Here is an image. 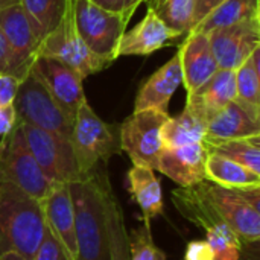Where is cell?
I'll return each mask as SVG.
<instances>
[{
  "label": "cell",
  "mask_w": 260,
  "mask_h": 260,
  "mask_svg": "<svg viewBox=\"0 0 260 260\" xmlns=\"http://www.w3.org/2000/svg\"><path fill=\"white\" fill-rule=\"evenodd\" d=\"M148 2H149V5H152V6H154V5H158V3H161L163 0H148Z\"/></svg>",
  "instance_id": "obj_41"
},
{
  "label": "cell",
  "mask_w": 260,
  "mask_h": 260,
  "mask_svg": "<svg viewBox=\"0 0 260 260\" xmlns=\"http://www.w3.org/2000/svg\"><path fill=\"white\" fill-rule=\"evenodd\" d=\"M69 2L70 0H20V5L34 21L40 40H43L59 24Z\"/></svg>",
  "instance_id": "obj_28"
},
{
  "label": "cell",
  "mask_w": 260,
  "mask_h": 260,
  "mask_svg": "<svg viewBox=\"0 0 260 260\" xmlns=\"http://www.w3.org/2000/svg\"><path fill=\"white\" fill-rule=\"evenodd\" d=\"M15 123H17V114H15L14 104L0 107V137L8 134Z\"/></svg>",
  "instance_id": "obj_35"
},
{
  "label": "cell",
  "mask_w": 260,
  "mask_h": 260,
  "mask_svg": "<svg viewBox=\"0 0 260 260\" xmlns=\"http://www.w3.org/2000/svg\"><path fill=\"white\" fill-rule=\"evenodd\" d=\"M219 69L236 70L260 47V17L207 34Z\"/></svg>",
  "instance_id": "obj_12"
},
{
  "label": "cell",
  "mask_w": 260,
  "mask_h": 260,
  "mask_svg": "<svg viewBox=\"0 0 260 260\" xmlns=\"http://www.w3.org/2000/svg\"><path fill=\"white\" fill-rule=\"evenodd\" d=\"M206 190L218 216L242 244L260 242V189H225L206 180Z\"/></svg>",
  "instance_id": "obj_9"
},
{
  "label": "cell",
  "mask_w": 260,
  "mask_h": 260,
  "mask_svg": "<svg viewBox=\"0 0 260 260\" xmlns=\"http://www.w3.org/2000/svg\"><path fill=\"white\" fill-rule=\"evenodd\" d=\"M184 260H215V253L207 241H192L186 247Z\"/></svg>",
  "instance_id": "obj_34"
},
{
  "label": "cell",
  "mask_w": 260,
  "mask_h": 260,
  "mask_svg": "<svg viewBox=\"0 0 260 260\" xmlns=\"http://www.w3.org/2000/svg\"><path fill=\"white\" fill-rule=\"evenodd\" d=\"M70 140L84 177L122 152L120 125L102 120L87 101L76 111Z\"/></svg>",
  "instance_id": "obj_3"
},
{
  "label": "cell",
  "mask_w": 260,
  "mask_h": 260,
  "mask_svg": "<svg viewBox=\"0 0 260 260\" xmlns=\"http://www.w3.org/2000/svg\"><path fill=\"white\" fill-rule=\"evenodd\" d=\"M20 126L29 152L50 183H73L84 178L70 139L26 123Z\"/></svg>",
  "instance_id": "obj_6"
},
{
  "label": "cell",
  "mask_w": 260,
  "mask_h": 260,
  "mask_svg": "<svg viewBox=\"0 0 260 260\" xmlns=\"http://www.w3.org/2000/svg\"><path fill=\"white\" fill-rule=\"evenodd\" d=\"M46 233L40 201L0 184V256L17 253L32 260Z\"/></svg>",
  "instance_id": "obj_2"
},
{
  "label": "cell",
  "mask_w": 260,
  "mask_h": 260,
  "mask_svg": "<svg viewBox=\"0 0 260 260\" xmlns=\"http://www.w3.org/2000/svg\"><path fill=\"white\" fill-rule=\"evenodd\" d=\"M177 53L181 64L183 85L186 93L197 90L219 70L207 34H187L181 41L180 50Z\"/></svg>",
  "instance_id": "obj_16"
},
{
  "label": "cell",
  "mask_w": 260,
  "mask_h": 260,
  "mask_svg": "<svg viewBox=\"0 0 260 260\" xmlns=\"http://www.w3.org/2000/svg\"><path fill=\"white\" fill-rule=\"evenodd\" d=\"M0 32L11 50L9 75L21 81L30 72L41 43L35 24L18 3L0 9Z\"/></svg>",
  "instance_id": "obj_11"
},
{
  "label": "cell",
  "mask_w": 260,
  "mask_h": 260,
  "mask_svg": "<svg viewBox=\"0 0 260 260\" xmlns=\"http://www.w3.org/2000/svg\"><path fill=\"white\" fill-rule=\"evenodd\" d=\"M32 260H72L69 254L64 251V248L59 245V242L50 235V232L46 229L44 238L40 242Z\"/></svg>",
  "instance_id": "obj_31"
},
{
  "label": "cell",
  "mask_w": 260,
  "mask_h": 260,
  "mask_svg": "<svg viewBox=\"0 0 260 260\" xmlns=\"http://www.w3.org/2000/svg\"><path fill=\"white\" fill-rule=\"evenodd\" d=\"M129 193L140 207L143 224L151 227V221L161 215L165 209L163 192L154 169L146 166H134L128 171Z\"/></svg>",
  "instance_id": "obj_21"
},
{
  "label": "cell",
  "mask_w": 260,
  "mask_h": 260,
  "mask_svg": "<svg viewBox=\"0 0 260 260\" xmlns=\"http://www.w3.org/2000/svg\"><path fill=\"white\" fill-rule=\"evenodd\" d=\"M152 8L168 27L183 37L190 34L193 26L195 0H163Z\"/></svg>",
  "instance_id": "obj_29"
},
{
  "label": "cell",
  "mask_w": 260,
  "mask_h": 260,
  "mask_svg": "<svg viewBox=\"0 0 260 260\" xmlns=\"http://www.w3.org/2000/svg\"><path fill=\"white\" fill-rule=\"evenodd\" d=\"M11 72V50L5 37L0 32V75H9Z\"/></svg>",
  "instance_id": "obj_37"
},
{
  "label": "cell",
  "mask_w": 260,
  "mask_h": 260,
  "mask_svg": "<svg viewBox=\"0 0 260 260\" xmlns=\"http://www.w3.org/2000/svg\"><path fill=\"white\" fill-rule=\"evenodd\" d=\"M40 206L46 229L59 242L70 259H78L70 183H50L47 192L40 200Z\"/></svg>",
  "instance_id": "obj_14"
},
{
  "label": "cell",
  "mask_w": 260,
  "mask_h": 260,
  "mask_svg": "<svg viewBox=\"0 0 260 260\" xmlns=\"http://www.w3.org/2000/svg\"><path fill=\"white\" fill-rule=\"evenodd\" d=\"M0 260H26L24 257H21L17 253H6L3 256H0Z\"/></svg>",
  "instance_id": "obj_39"
},
{
  "label": "cell",
  "mask_w": 260,
  "mask_h": 260,
  "mask_svg": "<svg viewBox=\"0 0 260 260\" xmlns=\"http://www.w3.org/2000/svg\"><path fill=\"white\" fill-rule=\"evenodd\" d=\"M73 5L75 0H70L59 24L41 40L38 55L61 61L85 79L90 75L108 69L111 62L94 55L79 37L75 24Z\"/></svg>",
  "instance_id": "obj_4"
},
{
  "label": "cell",
  "mask_w": 260,
  "mask_h": 260,
  "mask_svg": "<svg viewBox=\"0 0 260 260\" xmlns=\"http://www.w3.org/2000/svg\"><path fill=\"white\" fill-rule=\"evenodd\" d=\"M206 180L225 189H260L259 174L213 152L206 160Z\"/></svg>",
  "instance_id": "obj_22"
},
{
  "label": "cell",
  "mask_w": 260,
  "mask_h": 260,
  "mask_svg": "<svg viewBox=\"0 0 260 260\" xmlns=\"http://www.w3.org/2000/svg\"><path fill=\"white\" fill-rule=\"evenodd\" d=\"M14 108L17 122L72 139L73 120L32 72L21 79L14 98Z\"/></svg>",
  "instance_id": "obj_5"
},
{
  "label": "cell",
  "mask_w": 260,
  "mask_h": 260,
  "mask_svg": "<svg viewBox=\"0 0 260 260\" xmlns=\"http://www.w3.org/2000/svg\"><path fill=\"white\" fill-rule=\"evenodd\" d=\"M183 84V72L178 53H175L163 67H160L151 78L140 87L134 111L140 110H158L168 113L169 102L178 87Z\"/></svg>",
  "instance_id": "obj_19"
},
{
  "label": "cell",
  "mask_w": 260,
  "mask_h": 260,
  "mask_svg": "<svg viewBox=\"0 0 260 260\" xmlns=\"http://www.w3.org/2000/svg\"><path fill=\"white\" fill-rule=\"evenodd\" d=\"M145 2H148V0H145Z\"/></svg>",
  "instance_id": "obj_42"
},
{
  "label": "cell",
  "mask_w": 260,
  "mask_h": 260,
  "mask_svg": "<svg viewBox=\"0 0 260 260\" xmlns=\"http://www.w3.org/2000/svg\"><path fill=\"white\" fill-rule=\"evenodd\" d=\"M107 232L110 242V260H129V238L123 209L113 190L111 183L105 193Z\"/></svg>",
  "instance_id": "obj_25"
},
{
  "label": "cell",
  "mask_w": 260,
  "mask_h": 260,
  "mask_svg": "<svg viewBox=\"0 0 260 260\" xmlns=\"http://www.w3.org/2000/svg\"><path fill=\"white\" fill-rule=\"evenodd\" d=\"M236 99L235 72L219 69L210 79L192 93H187L186 108L192 110L207 122L219 110Z\"/></svg>",
  "instance_id": "obj_20"
},
{
  "label": "cell",
  "mask_w": 260,
  "mask_h": 260,
  "mask_svg": "<svg viewBox=\"0 0 260 260\" xmlns=\"http://www.w3.org/2000/svg\"><path fill=\"white\" fill-rule=\"evenodd\" d=\"M73 15L76 30L85 46L94 55L113 64L119 58V43L129 20L120 14L102 9L91 0H75Z\"/></svg>",
  "instance_id": "obj_7"
},
{
  "label": "cell",
  "mask_w": 260,
  "mask_h": 260,
  "mask_svg": "<svg viewBox=\"0 0 260 260\" xmlns=\"http://www.w3.org/2000/svg\"><path fill=\"white\" fill-rule=\"evenodd\" d=\"M207 120L186 108L177 117H171L161 128L163 149H174L190 143L203 142L206 137Z\"/></svg>",
  "instance_id": "obj_24"
},
{
  "label": "cell",
  "mask_w": 260,
  "mask_h": 260,
  "mask_svg": "<svg viewBox=\"0 0 260 260\" xmlns=\"http://www.w3.org/2000/svg\"><path fill=\"white\" fill-rule=\"evenodd\" d=\"M0 184L17 187L38 201L50 186L27 149L18 122L0 140Z\"/></svg>",
  "instance_id": "obj_8"
},
{
  "label": "cell",
  "mask_w": 260,
  "mask_h": 260,
  "mask_svg": "<svg viewBox=\"0 0 260 260\" xmlns=\"http://www.w3.org/2000/svg\"><path fill=\"white\" fill-rule=\"evenodd\" d=\"M129 238V260H166V254L155 245L151 227L134 229Z\"/></svg>",
  "instance_id": "obj_30"
},
{
  "label": "cell",
  "mask_w": 260,
  "mask_h": 260,
  "mask_svg": "<svg viewBox=\"0 0 260 260\" xmlns=\"http://www.w3.org/2000/svg\"><path fill=\"white\" fill-rule=\"evenodd\" d=\"M20 0H0V9H5L8 6H12V5H18Z\"/></svg>",
  "instance_id": "obj_40"
},
{
  "label": "cell",
  "mask_w": 260,
  "mask_h": 260,
  "mask_svg": "<svg viewBox=\"0 0 260 260\" xmlns=\"http://www.w3.org/2000/svg\"><path fill=\"white\" fill-rule=\"evenodd\" d=\"M239 260H260V242L242 244Z\"/></svg>",
  "instance_id": "obj_38"
},
{
  "label": "cell",
  "mask_w": 260,
  "mask_h": 260,
  "mask_svg": "<svg viewBox=\"0 0 260 260\" xmlns=\"http://www.w3.org/2000/svg\"><path fill=\"white\" fill-rule=\"evenodd\" d=\"M108 184V175L101 165L87 177L70 183L78 247L76 260H110L105 210Z\"/></svg>",
  "instance_id": "obj_1"
},
{
  "label": "cell",
  "mask_w": 260,
  "mask_h": 260,
  "mask_svg": "<svg viewBox=\"0 0 260 260\" xmlns=\"http://www.w3.org/2000/svg\"><path fill=\"white\" fill-rule=\"evenodd\" d=\"M207 155L209 151L203 142L163 149L155 171L175 181L180 187L193 186L206 180Z\"/></svg>",
  "instance_id": "obj_17"
},
{
  "label": "cell",
  "mask_w": 260,
  "mask_h": 260,
  "mask_svg": "<svg viewBox=\"0 0 260 260\" xmlns=\"http://www.w3.org/2000/svg\"><path fill=\"white\" fill-rule=\"evenodd\" d=\"M30 72L41 81L69 117L75 120L78 108L87 101L82 87L84 79L61 61L41 55L34 59Z\"/></svg>",
  "instance_id": "obj_13"
},
{
  "label": "cell",
  "mask_w": 260,
  "mask_h": 260,
  "mask_svg": "<svg viewBox=\"0 0 260 260\" xmlns=\"http://www.w3.org/2000/svg\"><path fill=\"white\" fill-rule=\"evenodd\" d=\"M169 113L158 110L133 111L120 125V148L128 154L134 166L157 169L158 157L163 152L161 128Z\"/></svg>",
  "instance_id": "obj_10"
},
{
  "label": "cell",
  "mask_w": 260,
  "mask_h": 260,
  "mask_svg": "<svg viewBox=\"0 0 260 260\" xmlns=\"http://www.w3.org/2000/svg\"><path fill=\"white\" fill-rule=\"evenodd\" d=\"M236 101L245 108L260 114V47L235 70Z\"/></svg>",
  "instance_id": "obj_26"
},
{
  "label": "cell",
  "mask_w": 260,
  "mask_h": 260,
  "mask_svg": "<svg viewBox=\"0 0 260 260\" xmlns=\"http://www.w3.org/2000/svg\"><path fill=\"white\" fill-rule=\"evenodd\" d=\"M94 5L101 6L102 9H107L110 12L120 14L126 20H131L137 8L145 2V0H91Z\"/></svg>",
  "instance_id": "obj_32"
},
{
  "label": "cell",
  "mask_w": 260,
  "mask_h": 260,
  "mask_svg": "<svg viewBox=\"0 0 260 260\" xmlns=\"http://www.w3.org/2000/svg\"><path fill=\"white\" fill-rule=\"evenodd\" d=\"M183 40L184 37L172 30L171 27H168L161 21V18L157 15L154 8L149 5L145 17L131 30H125L119 43L117 55L119 56H131V55L146 56V55L155 53L157 50L166 46H174Z\"/></svg>",
  "instance_id": "obj_15"
},
{
  "label": "cell",
  "mask_w": 260,
  "mask_h": 260,
  "mask_svg": "<svg viewBox=\"0 0 260 260\" xmlns=\"http://www.w3.org/2000/svg\"><path fill=\"white\" fill-rule=\"evenodd\" d=\"M203 143L209 152L233 160L260 175V136Z\"/></svg>",
  "instance_id": "obj_27"
},
{
  "label": "cell",
  "mask_w": 260,
  "mask_h": 260,
  "mask_svg": "<svg viewBox=\"0 0 260 260\" xmlns=\"http://www.w3.org/2000/svg\"><path fill=\"white\" fill-rule=\"evenodd\" d=\"M254 136H260V114H254L235 99L210 117L203 142L212 143Z\"/></svg>",
  "instance_id": "obj_18"
},
{
  "label": "cell",
  "mask_w": 260,
  "mask_h": 260,
  "mask_svg": "<svg viewBox=\"0 0 260 260\" xmlns=\"http://www.w3.org/2000/svg\"><path fill=\"white\" fill-rule=\"evenodd\" d=\"M224 0H195V12H193V26L192 29L219 3H222Z\"/></svg>",
  "instance_id": "obj_36"
},
{
  "label": "cell",
  "mask_w": 260,
  "mask_h": 260,
  "mask_svg": "<svg viewBox=\"0 0 260 260\" xmlns=\"http://www.w3.org/2000/svg\"><path fill=\"white\" fill-rule=\"evenodd\" d=\"M260 17V0H224L215 6L190 32L209 34L215 29Z\"/></svg>",
  "instance_id": "obj_23"
},
{
  "label": "cell",
  "mask_w": 260,
  "mask_h": 260,
  "mask_svg": "<svg viewBox=\"0 0 260 260\" xmlns=\"http://www.w3.org/2000/svg\"><path fill=\"white\" fill-rule=\"evenodd\" d=\"M20 82L21 81L12 75H0V107L14 104V98Z\"/></svg>",
  "instance_id": "obj_33"
}]
</instances>
